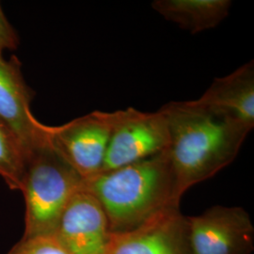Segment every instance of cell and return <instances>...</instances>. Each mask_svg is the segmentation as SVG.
Here are the masks:
<instances>
[{"mask_svg":"<svg viewBox=\"0 0 254 254\" xmlns=\"http://www.w3.org/2000/svg\"><path fill=\"white\" fill-rule=\"evenodd\" d=\"M160 110L169 126L168 151L179 199L232 163L252 131L197 100L170 102Z\"/></svg>","mask_w":254,"mask_h":254,"instance_id":"obj_1","label":"cell"},{"mask_svg":"<svg viewBox=\"0 0 254 254\" xmlns=\"http://www.w3.org/2000/svg\"><path fill=\"white\" fill-rule=\"evenodd\" d=\"M83 188L100 202L110 232L140 226L156 213L180 204L169 151L85 179Z\"/></svg>","mask_w":254,"mask_h":254,"instance_id":"obj_2","label":"cell"},{"mask_svg":"<svg viewBox=\"0 0 254 254\" xmlns=\"http://www.w3.org/2000/svg\"><path fill=\"white\" fill-rule=\"evenodd\" d=\"M83 178L47 140L27 155L21 192L26 202L23 237L55 235Z\"/></svg>","mask_w":254,"mask_h":254,"instance_id":"obj_3","label":"cell"},{"mask_svg":"<svg viewBox=\"0 0 254 254\" xmlns=\"http://www.w3.org/2000/svg\"><path fill=\"white\" fill-rule=\"evenodd\" d=\"M116 111H93L59 127L46 126L50 144L83 180L101 173Z\"/></svg>","mask_w":254,"mask_h":254,"instance_id":"obj_4","label":"cell"},{"mask_svg":"<svg viewBox=\"0 0 254 254\" xmlns=\"http://www.w3.org/2000/svg\"><path fill=\"white\" fill-rule=\"evenodd\" d=\"M170 146V131L163 112L133 108L116 110L101 173L116 170L163 153Z\"/></svg>","mask_w":254,"mask_h":254,"instance_id":"obj_5","label":"cell"},{"mask_svg":"<svg viewBox=\"0 0 254 254\" xmlns=\"http://www.w3.org/2000/svg\"><path fill=\"white\" fill-rule=\"evenodd\" d=\"M193 254H251L254 227L242 207L213 206L189 217Z\"/></svg>","mask_w":254,"mask_h":254,"instance_id":"obj_6","label":"cell"},{"mask_svg":"<svg viewBox=\"0 0 254 254\" xmlns=\"http://www.w3.org/2000/svg\"><path fill=\"white\" fill-rule=\"evenodd\" d=\"M109 254H193L189 217L169 205L132 231L112 233Z\"/></svg>","mask_w":254,"mask_h":254,"instance_id":"obj_7","label":"cell"},{"mask_svg":"<svg viewBox=\"0 0 254 254\" xmlns=\"http://www.w3.org/2000/svg\"><path fill=\"white\" fill-rule=\"evenodd\" d=\"M33 92L15 57L6 60L0 50V121L16 136L26 155L47 140L46 125L31 111Z\"/></svg>","mask_w":254,"mask_h":254,"instance_id":"obj_8","label":"cell"},{"mask_svg":"<svg viewBox=\"0 0 254 254\" xmlns=\"http://www.w3.org/2000/svg\"><path fill=\"white\" fill-rule=\"evenodd\" d=\"M55 235L69 254H109L112 233L100 202L82 188L64 209Z\"/></svg>","mask_w":254,"mask_h":254,"instance_id":"obj_9","label":"cell"},{"mask_svg":"<svg viewBox=\"0 0 254 254\" xmlns=\"http://www.w3.org/2000/svg\"><path fill=\"white\" fill-rule=\"evenodd\" d=\"M197 101L224 118L253 130L254 127V61L223 77L215 78Z\"/></svg>","mask_w":254,"mask_h":254,"instance_id":"obj_10","label":"cell"},{"mask_svg":"<svg viewBox=\"0 0 254 254\" xmlns=\"http://www.w3.org/2000/svg\"><path fill=\"white\" fill-rule=\"evenodd\" d=\"M231 7L230 0H154L152 3L157 13L191 34L218 27L228 17Z\"/></svg>","mask_w":254,"mask_h":254,"instance_id":"obj_11","label":"cell"},{"mask_svg":"<svg viewBox=\"0 0 254 254\" xmlns=\"http://www.w3.org/2000/svg\"><path fill=\"white\" fill-rule=\"evenodd\" d=\"M26 160L18 139L0 121V177L12 190H21Z\"/></svg>","mask_w":254,"mask_h":254,"instance_id":"obj_12","label":"cell"},{"mask_svg":"<svg viewBox=\"0 0 254 254\" xmlns=\"http://www.w3.org/2000/svg\"><path fill=\"white\" fill-rule=\"evenodd\" d=\"M7 254H69L56 235L22 237Z\"/></svg>","mask_w":254,"mask_h":254,"instance_id":"obj_13","label":"cell"},{"mask_svg":"<svg viewBox=\"0 0 254 254\" xmlns=\"http://www.w3.org/2000/svg\"><path fill=\"white\" fill-rule=\"evenodd\" d=\"M18 45L17 32L6 17L0 4V50H15Z\"/></svg>","mask_w":254,"mask_h":254,"instance_id":"obj_14","label":"cell"}]
</instances>
